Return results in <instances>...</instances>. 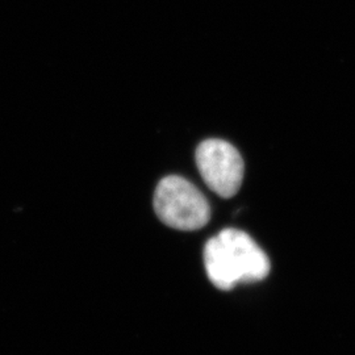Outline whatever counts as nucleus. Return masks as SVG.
<instances>
[{
  "mask_svg": "<svg viewBox=\"0 0 355 355\" xmlns=\"http://www.w3.org/2000/svg\"><path fill=\"white\" fill-rule=\"evenodd\" d=\"M154 211L165 225L178 230H198L211 218L207 198L187 179L178 175L164 178L158 183Z\"/></svg>",
  "mask_w": 355,
  "mask_h": 355,
  "instance_id": "f03ea898",
  "label": "nucleus"
},
{
  "mask_svg": "<svg viewBox=\"0 0 355 355\" xmlns=\"http://www.w3.org/2000/svg\"><path fill=\"white\" fill-rule=\"evenodd\" d=\"M204 266L218 290L229 291L237 283H257L270 272L266 253L239 229L221 230L204 246Z\"/></svg>",
  "mask_w": 355,
  "mask_h": 355,
  "instance_id": "f257e3e1",
  "label": "nucleus"
},
{
  "mask_svg": "<svg viewBox=\"0 0 355 355\" xmlns=\"http://www.w3.org/2000/svg\"><path fill=\"white\" fill-rule=\"evenodd\" d=\"M195 159L205 184L218 196L229 199L241 189L243 159L228 141H203L196 149Z\"/></svg>",
  "mask_w": 355,
  "mask_h": 355,
  "instance_id": "7ed1b4c3",
  "label": "nucleus"
}]
</instances>
